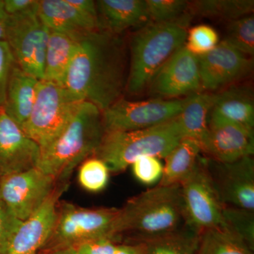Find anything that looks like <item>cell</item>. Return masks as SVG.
<instances>
[{
  "instance_id": "obj_1",
  "label": "cell",
  "mask_w": 254,
  "mask_h": 254,
  "mask_svg": "<svg viewBox=\"0 0 254 254\" xmlns=\"http://www.w3.org/2000/svg\"><path fill=\"white\" fill-rule=\"evenodd\" d=\"M127 81L123 40L99 29L79 40L64 86L103 112L122 98Z\"/></svg>"
},
{
  "instance_id": "obj_36",
  "label": "cell",
  "mask_w": 254,
  "mask_h": 254,
  "mask_svg": "<svg viewBox=\"0 0 254 254\" xmlns=\"http://www.w3.org/2000/svg\"><path fill=\"white\" fill-rule=\"evenodd\" d=\"M15 63L7 43L0 41V108L4 106L10 73Z\"/></svg>"
},
{
  "instance_id": "obj_39",
  "label": "cell",
  "mask_w": 254,
  "mask_h": 254,
  "mask_svg": "<svg viewBox=\"0 0 254 254\" xmlns=\"http://www.w3.org/2000/svg\"><path fill=\"white\" fill-rule=\"evenodd\" d=\"M9 16L4 8V1L0 0V41H4Z\"/></svg>"
},
{
  "instance_id": "obj_32",
  "label": "cell",
  "mask_w": 254,
  "mask_h": 254,
  "mask_svg": "<svg viewBox=\"0 0 254 254\" xmlns=\"http://www.w3.org/2000/svg\"><path fill=\"white\" fill-rule=\"evenodd\" d=\"M72 247L80 254H143L140 242L122 245L110 239L90 241Z\"/></svg>"
},
{
  "instance_id": "obj_18",
  "label": "cell",
  "mask_w": 254,
  "mask_h": 254,
  "mask_svg": "<svg viewBox=\"0 0 254 254\" xmlns=\"http://www.w3.org/2000/svg\"><path fill=\"white\" fill-rule=\"evenodd\" d=\"M96 2L100 30L120 35L148 22L145 0H100Z\"/></svg>"
},
{
  "instance_id": "obj_34",
  "label": "cell",
  "mask_w": 254,
  "mask_h": 254,
  "mask_svg": "<svg viewBox=\"0 0 254 254\" xmlns=\"http://www.w3.org/2000/svg\"><path fill=\"white\" fill-rule=\"evenodd\" d=\"M131 166L135 178L146 186L159 183L163 176L164 166L160 158L156 157H141Z\"/></svg>"
},
{
  "instance_id": "obj_24",
  "label": "cell",
  "mask_w": 254,
  "mask_h": 254,
  "mask_svg": "<svg viewBox=\"0 0 254 254\" xmlns=\"http://www.w3.org/2000/svg\"><path fill=\"white\" fill-rule=\"evenodd\" d=\"M216 99V93H198L189 96L186 105L176 118L184 138L200 143L208 128L209 114Z\"/></svg>"
},
{
  "instance_id": "obj_29",
  "label": "cell",
  "mask_w": 254,
  "mask_h": 254,
  "mask_svg": "<svg viewBox=\"0 0 254 254\" xmlns=\"http://www.w3.org/2000/svg\"><path fill=\"white\" fill-rule=\"evenodd\" d=\"M110 173L103 160L91 157L81 164L78 170V182L85 190L97 193L104 190L108 185Z\"/></svg>"
},
{
  "instance_id": "obj_2",
  "label": "cell",
  "mask_w": 254,
  "mask_h": 254,
  "mask_svg": "<svg viewBox=\"0 0 254 254\" xmlns=\"http://www.w3.org/2000/svg\"><path fill=\"white\" fill-rule=\"evenodd\" d=\"M105 132L101 110L83 102L61 134L41 150L37 168L58 183L68 184L74 169L94 156Z\"/></svg>"
},
{
  "instance_id": "obj_26",
  "label": "cell",
  "mask_w": 254,
  "mask_h": 254,
  "mask_svg": "<svg viewBox=\"0 0 254 254\" xmlns=\"http://www.w3.org/2000/svg\"><path fill=\"white\" fill-rule=\"evenodd\" d=\"M196 254H254V250L225 226L200 232Z\"/></svg>"
},
{
  "instance_id": "obj_9",
  "label": "cell",
  "mask_w": 254,
  "mask_h": 254,
  "mask_svg": "<svg viewBox=\"0 0 254 254\" xmlns=\"http://www.w3.org/2000/svg\"><path fill=\"white\" fill-rule=\"evenodd\" d=\"M180 188L187 226L198 233L223 226L224 206L214 187L206 158L200 157L193 171L182 182Z\"/></svg>"
},
{
  "instance_id": "obj_25",
  "label": "cell",
  "mask_w": 254,
  "mask_h": 254,
  "mask_svg": "<svg viewBox=\"0 0 254 254\" xmlns=\"http://www.w3.org/2000/svg\"><path fill=\"white\" fill-rule=\"evenodd\" d=\"M199 238L200 233L185 225L175 231L137 242L143 245V254H196Z\"/></svg>"
},
{
  "instance_id": "obj_28",
  "label": "cell",
  "mask_w": 254,
  "mask_h": 254,
  "mask_svg": "<svg viewBox=\"0 0 254 254\" xmlns=\"http://www.w3.org/2000/svg\"><path fill=\"white\" fill-rule=\"evenodd\" d=\"M224 41L247 56L254 54V16H245L230 21Z\"/></svg>"
},
{
  "instance_id": "obj_15",
  "label": "cell",
  "mask_w": 254,
  "mask_h": 254,
  "mask_svg": "<svg viewBox=\"0 0 254 254\" xmlns=\"http://www.w3.org/2000/svg\"><path fill=\"white\" fill-rule=\"evenodd\" d=\"M148 87L153 94L165 98L195 94L201 88L198 57L182 47L155 73Z\"/></svg>"
},
{
  "instance_id": "obj_16",
  "label": "cell",
  "mask_w": 254,
  "mask_h": 254,
  "mask_svg": "<svg viewBox=\"0 0 254 254\" xmlns=\"http://www.w3.org/2000/svg\"><path fill=\"white\" fill-rule=\"evenodd\" d=\"M39 145L0 108V178L38 166Z\"/></svg>"
},
{
  "instance_id": "obj_4",
  "label": "cell",
  "mask_w": 254,
  "mask_h": 254,
  "mask_svg": "<svg viewBox=\"0 0 254 254\" xmlns=\"http://www.w3.org/2000/svg\"><path fill=\"white\" fill-rule=\"evenodd\" d=\"M192 14L174 22H148L133 33L130 40L129 71L126 88L138 94L175 53L185 46Z\"/></svg>"
},
{
  "instance_id": "obj_8",
  "label": "cell",
  "mask_w": 254,
  "mask_h": 254,
  "mask_svg": "<svg viewBox=\"0 0 254 254\" xmlns=\"http://www.w3.org/2000/svg\"><path fill=\"white\" fill-rule=\"evenodd\" d=\"M38 9V5L22 14L9 16L4 41L18 67L43 80L50 29L42 21Z\"/></svg>"
},
{
  "instance_id": "obj_19",
  "label": "cell",
  "mask_w": 254,
  "mask_h": 254,
  "mask_svg": "<svg viewBox=\"0 0 254 254\" xmlns=\"http://www.w3.org/2000/svg\"><path fill=\"white\" fill-rule=\"evenodd\" d=\"M38 11L42 21L51 31L81 38L100 29L98 23L81 14L67 0H39Z\"/></svg>"
},
{
  "instance_id": "obj_35",
  "label": "cell",
  "mask_w": 254,
  "mask_h": 254,
  "mask_svg": "<svg viewBox=\"0 0 254 254\" xmlns=\"http://www.w3.org/2000/svg\"><path fill=\"white\" fill-rule=\"evenodd\" d=\"M21 222L0 200V254H7L11 239Z\"/></svg>"
},
{
  "instance_id": "obj_30",
  "label": "cell",
  "mask_w": 254,
  "mask_h": 254,
  "mask_svg": "<svg viewBox=\"0 0 254 254\" xmlns=\"http://www.w3.org/2000/svg\"><path fill=\"white\" fill-rule=\"evenodd\" d=\"M223 226L245 241L252 250L254 249V211L224 207Z\"/></svg>"
},
{
  "instance_id": "obj_31",
  "label": "cell",
  "mask_w": 254,
  "mask_h": 254,
  "mask_svg": "<svg viewBox=\"0 0 254 254\" xmlns=\"http://www.w3.org/2000/svg\"><path fill=\"white\" fill-rule=\"evenodd\" d=\"M150 22H174L190 14V1L185 0H145Z\"/></svg>"
},
{
  "instance_id": "obj_40",
  "label": "cell",
  "mask_w": 254,
  "mask_h": 254,
  "mask_svg": "<svg viewBox=\"0 0 254 254\" xmlns=\"http://www.w3.org/2000/svg\"><path fill=\"white\" fill-rule=\"evenodd\" d=\"M38 254H80L72 247L63 248L53 249V250L42 251Z\"/></svg>"
},
{
  "instance_id": "obj_14",
  "label": "cell",
  "mask_w": 254,
  "mask_h": 254,
  "mask_svg": "<svg viewBox=\"0 0 254 254\" xmlns=\"http://www.w3.org/2000/svg\"><path fill=\"white\" fill-rule=\"evenodd\" d=\"M198 58L200 86L208 91H217L246 77L253 66L248 56L224 41Z\"/></svg>"
},
{
  "instance_id": "obj_20",
  "label": "cell",
  "mask_w": 254,
  "mask_h": 254,
  "mask_svg": "<svg viewBox=\"0 0 254 254\" xmlns=\"http://www.w3.org/2000/svg\"><path fill=\"white\" fill-rule=\"evenodd\" d=\"M40 81L23 71L15 63L10 73L2 108L6 115L20 127L31 114Z\"/></svg>"
},
{
  "instance_id": "obj_7",
  "label": "cell",
  "mask_w": 254,
  "mask_h": 254,
  "mask_svg": "<svg viewBox=\"0 0 254 254\" xmlns=\"http://www.w3.org/2000/svg\"><path fill=\"white\" fill-rule=\"evenodd\" d=\"M119 213L120 208H87L59 202L54 227L41 252L75 247L100 239L116 241L115 227Z\"/></svg>"
},
{
  "instance_id": "obj_6",
  "label": "cell",
  "mask_w": 254,
  "mask_h": 254,
  "mask_svg": "<svg viewBox=\"0 0 254 254\" xmlns=\"http://www.w3.org/2000/svg\"><path fill=\"white\" fill-rule=\"evenodd\" d=\"M83 102L63 85L41 80L31 114L21 127L44 149L61 134Z\"/></svg>"
},
{
  "instance_id": "obj_37",
  "label": "cell",
  "mask_w": 254,
  "mask_h": 254,
  "mask_svg": "<svg viewBox=\"0 0 254 254\" xmlns=\"http://www.w3.org/2000/svg\"><path fill=\"white\" fill-rule=\"evenodd\" d=\"M4 8L8 16L26 12L37 7L38 0H3Z\"/></svg>"
},
{
  "instance_id": "obj_5",
  "label": "cell",
  "mask_w": 254,
  "mask_h": 254,
  "mask_svg": "<svg viewBox=\"0 0 254 254\" xmlns=\"http://www.w3.org/2000/svg\"><path fill=\"white\" fill-rule=\"evenodd\" d=\"M176 118L157 126L131 131H105L94 156L110 173H121L138 158H165L183 139Z\"/></svg>"
},
{
  "instance_id": "obj_22",
  "label": "cell",
  "mask_w": 254,
  "mask_h": 254,
  "mask_svg": "<svg viewBox=\"0 0 254 254\" xmlns=\"http://www.w3.org/2000/svg\"><path fill=\"white\" fill-rule=\"evenodd\" d=\"M209 115L254 128L253 94L245 87L232 86L220 93Z\"/></svg>"
},
{
  "instance_id": "obj_12",
  "label": "cell",
  "mask_w": 254,
  "mask_h": 254,
  "mask_svg": "<svg viewBox=\"0 0 254 254\" xmlns=\"http://www.w3.org/2000/svg\"><path fill=\"white\" fill-rule=\"evenodd\" d=\"M207 167L224 207L254 211V162L252 156L231 163L206 158Z\"/></svg>"
},
{
  "instance_id": "obj_13",
  "label": "cell",
  "mask_w": 254,
  "mask_h": 254,
  "mask_svg": "<svg viewBox=\"0 0 254 254\" xmlns=\"http://www.w3.org/2000/svg\"><path fill=\"white\" fill-rule=\"evenodd\" d=\"M199 144L207 158L231 163L254 155V128L209 115L207 131Z\"/></svg>"
},
{
  "instance_id": "obj_11",
  "label": "cell",
  "mask_w": 254,
  "mask_h": 254,
  "mask_svg": "<svg viewBox=\"0 0 254 254\" xmlns=\"http://www.w3.org/2000/svg\"><path fill=\"white\" fill-rule=\"evenodd\" d=\"M58 184L53 177L34 168L0 178V200L23 221L41 208Z\"/></svg>"
},
{
  "instance_id": "obj_3",
  "label": "cell",
  "mask_w": 254,
  "mask_h": 254,
  "mask_svg": "<svg viewBox=\"0 0 254 254\" xmlns=\"http://www.w3.org/2000/svg\"><path fill=\"white\" fill-rule=\"evenodd\" d=\"M185 225L180 185H158L133 197L120 208L115 238L130 234L133 242H137Z\"/></svg>"
},
{
  "instance_id": "obj_23",
  "label": "cell",
  "mask_w": 254,
  "mask_h": 254,
  "mask_svg": "<svg viewBox=\"0 0 254 254\" xmlns=\"http://www.w3.org/2000/svg\"><path fill=\"white\" fill-rule=\"evenodd\" d=\"M201 149L199 143L191 138H185L165 157L163 176L160 186L180 185L191 173L200 158Z\"/></svg>"
},
{
  "instance_id": "obj_21",
  "label": "cell",
  "mask_w": 254,
  "mask_h": 254,
  "mask_svg": "<svg viewBox=\"0 0 254 254\" xmlns=\"http://www.w3.org/2000/svg\"><path fill=\"white\" fill-rule=\"evenodd\" d=\"M81 38L50 30L43 80L63 85Z\"/></svg>"
},
{
  "instance_id": "obj_38",
  "label": "cell",
  "mask_w": 254,
  "mask_h": 254,
  "mask_svg": "<svg viewBox=\"0 0 254 254\" xmlns=\"http://www.w3.org/2000/svg\"><path fill=\"white\" fill-rule=\"evenodd\" d=\"M67 1L81 14L99 24L98 10H97L96 2L95 1H92V0H67Z\"/></svg>"
},
{
  "instance_id": "obj_10",
  "label": "cell",
  "mask_w": 254,
  "mask_h": 254,
  "mask_svg": "<svg viewBox=\"0 0 254 254\" xmlns=\"http://www.w3.org/2000/svg\"><path fill=\"white\" fill-rule=\"evenodd\" d=\"M182 99L129 101L120 98L103 114L105 131H131L161 125L177 118L186 105Z\"/></svg>"
},
{
  "instance_id": "obj_27",
  "label": "cell",
  "mask_w": 254,
  "mask_h": 254,
  "mask_svg": "<svg viewBox=\"0 0 254 254\" xmlns=\"http://www.w3.org/2000/svg\"><path fill=\"white\" fill-rule=\"evenodd\" d=\"M190 13L232 21L254 12L253 0H198L190 1Z\"/></svg>"
},
{
  "instance_id": "obj_17",
  "label": "cell",
  "mask_w": 254,
  "mask_h": 254,
  "mask_svg": "<svg viewBox=\"0 0 254 254\" xmlns=\"http://www.w3.org/2000/svg\"><path fill=\"white\" fill-rule=\"evenodd\" d=\"M68 184H58L36 213L21 222L11 239L7 254H38L54 227L57 207Z\"/></svg>"
},
{
  "instance_id": "obj_33",
  "label": "cell",
  "mask_w": 254,
  "mask_h": 254,
  "mask_svg": "<svg viewBox=\"0 0 254 254\" xmlns=\"http://www.w3.org/2000/svg\"><path fill=\"white\" fill-rule=\"evenodd\" d=\"M218 43L217 31L208 25L200 24L189 29L185 46L192 54L200 57L211 51Z\"/></svg>"
}]
</instances>
